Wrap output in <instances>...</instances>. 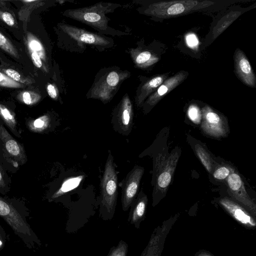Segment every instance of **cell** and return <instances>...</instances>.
Returning a JSON list of instances; mask_svg holds the SVG:
<instances>
[{
    "label": "cell",
    "instance_id": "8992f818",
    "mask_svg": "<svg viewBox=\"0 0 256 256\" xmlns=\"http://www.w3.org/2000/svg\"><path fill=\"white\" fill-rule=\"evenodd\" d=\"M28 213L0 196V217L5 220L19 238L27 236L32 228L27 222Z\"/></svg>",
    "mask_w": 256,
    "mask_h": 256
},
{
    "label": "cell",
    "instance_id": "4316f807",
    "mask_svg": "<svg viewBox=\"0 0 256 256\" xmlns=\"http://www.w3.org/2000/svg\"><path fill=\"white\" fill-rule=\"evenodd\" d=\"M41 96L31 91H24L20 95L22 100L27 105H32L39 101Z\"/></svg>",
    "mask_w": 256,
    "mask_h": 256
},
{
    "label": "cell",
    "instance_id": "f35d334b",
    "mask_svg": "<svg viewBox=\"0 0 256 256\" xmlns=\"http://www.w3.org/2000/svg\"><path fill=\"white\" fill-rule=\"evenodd\" d=\"M142 256H145V254H144Z\"/></svg>",
    "mask_w": 256,
    "mask_h": 256
},
{
    "label": "cell",
    "instance_id": "d590c367",
    "mask_svg": "<svg viewBox=\"0 0 256 256\" xmlns=\"http://www.w3.org/2000/svg\"><path fill=\"white\" fill-rule=\"evenodd\" d=\"M30 54L34 66L38 68H41L42 66V62L39 56L36 53L31 51Z\"/></svg>",
    "mask_w": 256,
    "mask_h": 256
},
{
    "label": "cell",
    "instance_id": "5bb4252c",
    "mask_svg": "<svg viewBox=\"0 0 256 256\" xmlns=\"http://www.w3.org/2000/svg\"><path fill=\"white\" fill-rule=\"evenodd\" d=\"M128 53L138 68L146 70L158 62L160 58L154 52L138 44L136 48H129Z\"/></svg>",
    "mask_w": 256,
    "mask_h": 256
},
{
    "label": "cell",
    "instance_id": "4fadbf2b",
    "mask_svg": "<svg viewBox=\"0 0 256 256\" xmlns=\"http://www.w3.org/2000/svg\"><path fill=\"white\" fill-rule=\"evenodd\" d=\"M168 73L156 75L142 82L138 87L134 98L135 104L141 108L146 100L154 93L168 76Z\"/></svg>",
    "mask_w": 256,
    "mask_h": 256
},
{
    "label": "cell",
    "instance_id": "7a4b0ae2",
    "mask_svg": "<svg viewBox=\"0 0 256 256\" xmlns=\"http://www.w3.org/2000/svg\"><path fill=\"white\" fill-rule=\"evenodd\" d=\"M121 6L118 4L100 2L88 6L67 9L62 15L86 24L96 30L98 33L104 36H120L130 34L110 27L108 22L110 19L107 14L113 12Z\"/></svg>",
    "mask_w": 256,
    "mask_h": 256
},
{
    "label": "cell",
    "instance_id": "484cf974",
    "mask_svg": "<svg viewBox=\"0 0 256 256\" xmlns=\"http://www.w3.org/2000/svg\"><path fill=\"white\" fill-rule=\"evenodd\" d=\"M0 48L12 56L18 58L16 50L10 42L1 32H0Z\"/></svg>",
    "mask_w": 256,
    "mask_h": 256
},
{
    "label": "cell",
    "instance_id": "7402d4cb",
    "mask_svg": "<svg viewBox=\"0 0 256 256\" xmlns=\"http://www.w3.org/2000/svg\"><path fill=\"white\" fill-rule=\"evenodd\" d=\"M50 116L44 114L30 122L28 126L30 130L36 132H40L48 128L50 126Z\"/></svg>",
    "mask_w": 256,
    "mask_h": 256
},
{
    "label": "cell",
    "instance_id": "52a82bcc",
    "mask_svg": "<svg viewBox=\"0 0 256 256\" xmlns=\"http://www.w3.org/2000/svg\"><path fill=\"white\" fill-rule=\"evenodd\" d=\"M134 116L132 100L128 94H125L113 111L112 123L114 130L128 135L132 130Z\"/></svg>",
    "mask_w": 256,
    "mask_h": 256
},
{
    "label": "cell",
    "instance_id": "f546056e",
    "mask_svg": "<svg viewBox=\"0 0 256 256\" xmlns=\"http://www.w3.org/2000/svg\"><path fill=\"white\" fill-rule=\"evenodd\" d=\"M230 174V170L226 166H222L216 169L214 172V178L218 180L226 178Z\"/></svg>",
    "mask_w": 256,
    "mask_h": 256
},
{
    "label": "cell",
    "instance_id": "2e32d148",
    "mask_svg": "<svg viewBox=\"0 0 256 256\" xmlns=\"http://www.w3.org/2000/svg\"><path fill=\"white\" fill-rule=\"evenodd\" d=\"M226 182L229 190L236 199L250 208H254V204L246 192L240 176L237 173H230L227 177Z\"/></svg>",
    "mask_w": 256,
    "mask_h": 256
},
{
    "label": "cell",
    "instance_id": "9a60e30c",
    "mask_svg": "<svg viewBox=\"0 0 256 256\" xmlns=\"http://www.w3.org/2000/svg\"><path fill=\"white\" fill-rule=\"evenodd\" d=\"M0 138L6 152L22 164H24L26 156L23 146L11 136L2 124H0Z\"/></svg>",
    "mask_w": 256,
    "mask_h": 256
},
{
    "label": "cell",
    "instance_id": "ffe728a7",
    "mask_svg": "<svg viewBox=\"0 0 256 256\" xmlns=\"http://www.w3.org/2000/svg\"><path fill=\"white\" fill-rule=\"evenodd\" d=\"M83 178V176H79L66 179L58 190L55 192L51 196L50 200L58 198L68 191L77 187Z\"/></svg>",
    "mask_w": 256,
    "mask_h": 256
},
{
    "label": "cell",
    "instance_id": "e575fe53",
    "mask_svg": "<svg viewBox=\"0 0 256 256\" xmlns=\"http://www.w3.org/2000/svg\"><path fill=\"white\" fill-rule=\"evenodd\" d=\"M186 40L188 46L190 48H196L198 45V40L196 36L193 34H188Z\"/></svg>",
    "mask_w": 256,
    "mask_h": 256
},
{
    "label": "cell",
    "instance_id": "8fae6325",
    "mask_svg": "<svg viewBox=\"0 0 256 256\" xmlns=\"http://www.w3.org/2000/svg\"><path fill=\"white\" fill-rule=\"evenodd\" d=\"M201 128L204 132L210 136L220 138L228 132L227 122L224 116L208 106L202 110Z\"/></svg>",
    "mask_w": 256,
    "mask_h": 256
},
{
    "label": "cell",
    "instance_id": "1f68e13d",
    "mask_svg": "<svg viewBox=\"0 0 256 256\" xmlns=\"http://www.w3.org/2000/svg\"><path fill=\"white\" fill-rule=\"evenodd\" d=\"M46 90L50 97L54 100H57L59 96V92L57 87L52 84L48 83L46 86Z\"/></svg>",
    "mask_w": 256,
    "mask_h": 256
},
{
    "label": "cell",
    "instance_id": "44dd1931",
    "mask_svg": "<svg viewBox=\"0 0 256 256\" xmlns=\"http://www.w3.org/2000/svg\"><path fill=\"white\" fill-rule=\"evenodd\" d=\"M0 116L13 133L19 136L14 115L6 106L0 104Z\"/></svg>",
    "mask_w": 256,
    "mask_h": 256
},
{
    "label": "cell",
    "instance_id": "74e56055",
    "mask_svg": "<svg viewBox=\"0 0 256 256\" xmlns=\"http://www.w3.org/2000/svg\"><path fill=\"white\" fill-rule=\"evenodd\" d=\"M23 2H36V0H23L22 1Z\"/></svg>",
    "mask_w": 256,
    "mask_h": 256
},
{
    "label": "cell",
    "instance_id": "30bf717a",
    "mask_svg": "<svg viewBox=\"0 0 256 256\" xmlns=\"http://www.w3.org/2000/svg\"><path fill=\"white\" fill-rule=\"evenodd\" d=\"M188 72L181 70L167 78L156 90L144 101L142 108L144 114H148L161 99L180 85L188 76Z\"/></svg>",
    "mask_w": 256,
    "mask_h": 256
},
{
    "label": "cell",
    "instance_id": "cb8c5ba5",
    "mask_svg": "<svg viewBox=\"0 0 256 256\" xmlns=\"http://www.w3.org/2000/svg\"><path fill=\"white\" fill-rule=\"evenodd\" d=\"M195 149L196 154L208 172H211L212 165L209 154L199 144L195 146Z\"/></svg>",
    "mask_w": 256,
    "mask_h": 256
},
{
    "label": "cell",
    "instance_id": "4dcf8cb0",
    "mask_svg": "<svg viewBox=\"0 0 256 256\" xmlns=\"http://www.w3.org/2000/svg\"><path fill=\"white\" fill-rule=\"evenodd\" d=\"M4 72L8 76L16 82H19L22 83L26 82V80L23 79L22 76L17 71L13 69L8 68L4 70Z\"/></svg>",
    "mask_w": 256,
    "mask_h": 256
},
{
    "label": "cell",
    "instance_id": "d4e9b609",
    "mask_svg": "<svg viewBox=\"0 0 256 256\" xmlns=\"http://www.w3.org/2000/svg\"><path fill=\"white\" fill-rule=\"evenodd\" d=\"M128 244L123 240H120L116 246H112L106 256H127Z\"/></svg>",
    "mask_w": 256,
    "mask_h": 256
},
{
    "label": "cell",
    "instance_id": "ba28073f",
    "mask_svg": "<svg viewBox=\"0 0 256 256\" xmlns=\"http://www.w3.org/2000/svg\"><path fill=\"white\" fill-rule=\"evenodd\" d=\"M166 158L158 156L157 158L154 193L162 194L166 192L176 169L179 154L177 152H172Z\"/></svg>",
    "mask_w": 256,
    "mask_h": 256
},
{
    "label": "cell",
    "instance_id": "e0dca14e",
    "mask_svg": "<svg viewBox=\"0 0 256 256\" xmlns=\"http://www.w3.org/2000/svg\"><path fill=\"white\" fill-rule=\"evenodd\" d=\"M148 199L146 196L141 191L136 195L132 203L128 222L138 228L140 222L144 217Z\"/></svg>",
    "mask_w": 256,
    "mask_h": 256
},
{
    "label": "cell",
    "instance_id": "ac0fdd59",
    "mask_svg": "<svg viewBox=\"0 0 256 256\" xmlns=\"http://www.w3.org/2000/svg\"><path fill=\"white\" fill-rule=\"evenodd\" d=\"M220 202L236 220L244 224L256 225L253 219L238 204L226 198L221 199Z\"/></svg>",
    "mask_w": 256,
    "mask_h": 256
},
{
    "label": "cell",
    "instance_id": "3957f363",
    "mask_svg": "<svg viewBox=\"0 0 256 256\" xmlns=\"http://www.w3.org/2000/svg\"><path fill=\"white\" fill-rule=\"evenodd\" d=\"M130 76V72L117 66L102 68L96 76L86 97L106 104L112 100L123 82Z\"/></svg>",
    "mask_w": 256,
    "mask_h": 256
},
{
    "label": "cell",
    "instance_id": "5b68a950",
    "mask_svg": "<svg viewBox=\"0 0 256 256\" xmlns=\"http://www.w3.org/2000/svg\"><path fill=\"white\" fill-rule=\"evenodd\" d=\"M215 3L208 0H175L142 4L139 13L160 18L182 16L195 10L207 8Z\"/></svg>",
    "mask_w": 256,
    "mask_h": 256
},
{
    "label": "cell",
    "instance_id": "ab89813d",
    "mask_svg": "<svg viewBox=\"0 0 256 256\" xmlns=\"http://www.w3.org/2000/svg\"></svg>",
    "mask_w": 256,
    "mask_h": 256
},
{
    "label": "cell",
    "instance_id": "277c9868",
    "mask_svg": "<svg viewBox=\"0 0 256 256\" xmlns=\"http://www.w3.org/2000/svg\"><path fill=\"white\" fill-rule=\"evenodd\" d=\"M99 215L104 220H111L114 214L118 196V179L114 157L109 152L100 184Z\"/></svg>",
    "mask_w": 256,
    "mask_h": 256
},
{
    "label": "cell",
    "instance_id": "7c38bea8",
    "mask_svg": "<svg viewBox=\"0 0 256 256\" xmlns=\"http://www.w3.org/2000/svg\"><path fill=\"white\" fill-rule=\"evenodd\" d=\"M234 66L235 74L239 80L246 86L255 88V74L246 54L240 48H237L234 52Z\"/></svg>",
    "mask_w": 256,
    "mask_h": 256
},
{
    "label": "cell",
    "instance_id": "9c48e42d",
    "mask_svg": "<svg viewBox=\"0 0 256 256\" xmlns=\"http://www.w3.org/2000/svg\"><path fill=\"white\" fill-rule=\"evenodd\" d=\"M144 172V168L142 167L136 166L121 182V203L122 209L124 212L130 208L138 194Z\"/></svg>",
    "mask_w": 256,
    "mask_h": 256
},
{
    "label": "cell",
    "instance_id": "83f0119b",
    "mask_svg": "<svg viewBox=\"0 0 256 256\" xmlns=\"http://www.w3.org/2000/svg\"><path fill=\"white\" fill-rule=\"evenodd\" d=\"M188 115L190 119L194 123L198 124L202 120V112L198 107L195 104H191L188 110Z\"/></svg>",
    "mask_w": 256,
    "mask_h": 256
},
{
    "label": "cell",
    "instance_id": "8d00e7d4",
    "mask_svg": "<svg viewBox=\"0 0 256 256\" xmlns=\"http://www.w3.org/2000/svg\"><path fill=\"white\" fill-rule=\"evenodd\" d=\"M6 186V183L4 180V172L0 166V188H4Z\"/></svg>",
    "mask_w": 256,
    "mask_h": 256
},
{
    "label": "cell",
    "instance_id": "836d02e7",
    "mask_svg": "<svg viewBox=\"0 0 256 256\" xmlns=\"http://www.w3.org/2000/svg\"><path fill=\"white\" fill-rule=\"evenodd\" d=\"M9 239V236L6 234L4 228L0 224V251L4 249L6 242Z\"/></svg>",
    "mask_w": 256,
    "mask_h": 256
},
{
    "label": "cell",
    "instance_id": "6da1fadb",
    "mask_svg": "<svg viewBox=\"0 0 256 256\" xmlns=\"http://www.w3.org/2000/svg\"><path fill=\"white\" fill-rule=\"evenodd\" d=\"M58 29L60 46L66 51L82 53L90 47L102 52L114 46V40L108 36L65 22L59 23Z\"/></svg>",
    "mask_w": 256,
    "mask_h": 256
},
{
    "label": "cell",
    "instance_id": "d6a6232c",
    "mask_svg": "<svg viewBox=\"0 0 256 256\" xmlns=\"http://www.w3.org/2000/svg\"><path fill=\"white\" fill-rule=\"evenodd\" d=\"M0 18L8 26H13L15 24L14 17L8 12L0 11Z\"/></svg>",
    "mask_w": 256,
    "mask_h": 256
},
{
    "label": "cell",
    "instance_id": "603a6c76",
    "mask_svg": "<svg viewBox=\"0 0 256 256\" xmlns=\"http://www.w3.org/2000/svg\"><path fill=\"white\" fill-rule=\"evenodd\" d=\"M28 46L30 51L36 53L40 58L46 60V51L40 41L32 35L28 36Z\"/></svg>",
    "mask_w": 256,
    "mask_h": 256
},
{
    "label": "cell",
    "instance_id": "d6986e66",
    "mask_svg": "<svg viewBox=\"0 0 256 256\" xmlns=\"http://www.w3.org/2000/svg\"><path fill=\"white\" fill-rule=\"evenodd\" d=\"M241 14L240 12H231L223 16L214 28L212 37V40L221 34Z\"/></svg>",
    "mask_w": 256,
    "mask_h": 256
},
{
    "label": "cell",
    "instance_id": "f1b7e54d",
    "mask_svg": "<svg viewBox=\"0 0 256 256\" xmlns=\"http://www.w3.org/2000/svg\"><path fill=\"white\" fill-rule=\"evenodd\" d=\"M0 86L16 88L22 86L19 82L12 80L1 72H0Z\"/></svg>",
    "mask_w": 256,
    "mask_h": 256
}]
</instances>
